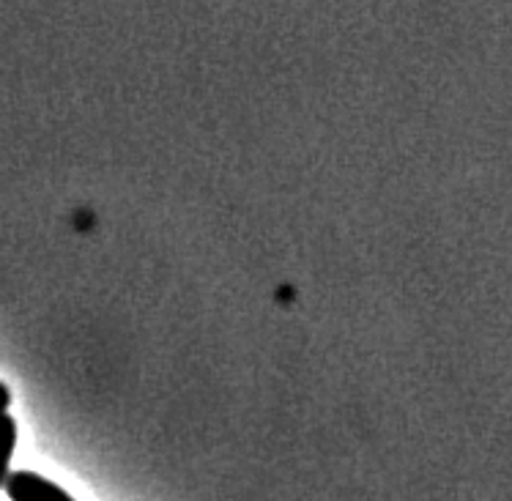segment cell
I'll return each instance as SVG.
<instances>
[{
    "label": "cell",
    "instance_id": "obj_1",
    "mask_svg": "<svg viewBox=\"0 0 512 501\" xmlns=\"http://www.w3.org/2000/svg\"><path fill=\"white\" fill-rule=\"evenodd\" d=\"M3 488L11 501H74L61 485H55L36 471H11Z\"/></svg>",
    "mask_w": 512,
    "mask_h": 501
},
{
    "label": "cell",
    "instance_id": "obj_2",
    "mask_svg": "<svg viewBox=\"0 0 512 501\" xmlns=\"http://www.w3.org/2000/svg\"><path fill=\"white\" fill-rule=\"evenodd\" d=\"M14 447H17V419L6 411L0 414V488L9 480Z\"/></svg>",
    "mask_w": 512,
    "mask_h": 501
},
{
    "label": "cell",
    "instance_id": "obj_3",
    "mask_svg": "<svg viewBox=\"0 0 512 501\" xmlns=\"http://www.w3.org/2000/svg\"><path fill=\"white\" fill-rule=\"evenodd\" d=\"M11 406V389L0 381V414H6Z\"/></svg>",
    "mask_w": 512,
    "mask_h": 501
}]
</instances>
